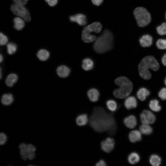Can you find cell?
I'll list each match as a JSON object with an SVG mask.
<instances>
[{"mask_svg":"<svg viewBox=\"0 0 166 166\" xmlns=\"http://www.w3.org/2000/svg\"><path fill=\"white\" fill-rule=\"evenodd\" d=\"M115 144L114 139L112 138L108 137L101 143V149L107 153L110 152L113 149Z\"/></svg>","mask_w":166,"mask_h":166,"instance_id":"obj_10","label":"cell"},{"mask_svg":"<svg viewBox=\"0 0 166 166\" xmlns=\"http://www.w3.org/2000/svg\"><path fill=\"white\" fill-rule=\"evenodd\" d=\"M3 60V57L2 56V55L0 54V62H1Z\"/></svg>","mask_w":166,"mask_h":166,"instance_id":"obj_41","label":"cell"},{"mask_svg":"<svg viewBox=\"0 0 166 166\" xmlns=\"http://www.w3.org/2000/svg\"><path fill=\"white\" fill-rule=\"evenodd\" d=\"M89 124L95 131H107L110 135L114 134L116 130V122L113 115L100 107L94 108L90 118Z\"/></svg>","mask_w":166,"mask_h":166,"instance_id":"obj_1","label":"cell"},{"mask_svg":"<svg viewBox=\"0 0 166 166\" xmlns=\"http://www.w3.org/2000/svg\"><path fill=\"white\" fill-rule=\"evenodd\" d=\"M96 165L97 166H105L106 165V164L104 161L101 160L97 163Z\"/></svg>","mask_w":166,"mask_h":166,"instance_id":"obj_39","label":"cell"},{"mask_svg":"<svg viewBox=\"0 0 166 166\" xmlns=\"http://www.w3.org/2000/svg\"><path fill=\"white\" fill-rule=\"evenodd\" d=\"M70 72V69L65 65H61L58 66L57 69V74L60 77L65 78L67 77Z\"/></svg>","mask_w":166,"mask_h":166,"instance_id":"obj_13","label":"cell"},{"mask_svg":"<svg viewBox=\"0 0 166 166\" xmlns=\"http://www.w3.org/2000/svg\"><path fill=\"white\" fill-rule=\"evenodd\" d=\"M150 108L155 112H159L161 109V107L159 105V102L156 99L151 100L149 103Z\"/></svg>","mask_w":166,"mask_h":166,"instance_id":"obj_27","label":"cell"},{"mask_svg":"<svg viewBox=\"0 0 166 166\" xmlns=\"http://www.w3.org/2000/svg\"><path fill=\"white\" fill-rule=\"evenodd\" d=\"M140 119L142 124H150L155 122L156 117L151 112L144 110L140 114Z\"/></svg>","mask_w":166,"mask_h":166,"instance_id":"obj_8","label":"cell"},{"mask_svg":"<svg viewBox=\"0 0 166 166\" xmlns=\"http://www.w3.org/2000/svg\"><path fill=\"white\" fill-rule=\"evenodd\" d=\"M14 101L13 95L11 94H6L3 95L1 98L2 103L6 105H10Z\"/></svg>","mask_w":166,"mask_h":166,"instance_id":"obj_23","label":"cell"},{"mask_svg":"<svg viewBox=\"0 0 166 166\" xmlns=\"http://www.w3.org/2000/svg\"><path fill=\"white\" fill-rule=\"evenodd\" d=\"M88 121L87 116L85 114L78 115L76 119L77 124L80 126L85 125L88 122Z\"/></svg>","mask_w":166,"mask_h":166,"instance_id":"obj_22","label":"cell"},{"mask_svg":"<svg viewBox=\"0 0 166 166\" xmlns=\"http://www.w3.org/2000/svg\"><path fill=\"white\" fill-rule=\"evenodd\" d=\"M24 20L20 17L15 18L13 20L14 28L17 30L22 29L25 26Z\"/></svg>","mask_w":166,"mask_h":166,"instance_id":"obj_21","label":"cell"},{"mask_svg":"<svg viewBox=\"0 0 166 166\" xmlns=\"http://www.w3.org/2000/svg\"><path fill=\"white\" fill-rule=\"evenodd\" d=\"M156 45L157 48L159 49H166V39H159L156 41Z\"/></svg>","mask_w":166,"mask_h":166,"instance_id":"obj_32","label":"cell"},{"mask_svg":"<svg viewBox=\"0 0 166 166\" xmlns=\"http://www.w3.org/2000/svg\"><path fill=\"white\" fill-rule=\"evenodd\" d=\"M164 83L165 85L166 86V77L165 78L164 80Z\"/></svg>","mask_w":166,"mask_h":166,"instance_id":"obj_43","label":"cell"},{"mask_svg":"<svg viewBox=\"0 0 166 166\" xmlns=\"http://www.w3.org/2000/svg\"><path fill=\"white\" fill-rule=\"evenodd\" d=\"M139 130L141 133L146 135H150L152 132V128L147 124H142L139 127Z\"/></svg>","mask_w":166,"mask_h":166,"instance_id":"obj_24","label":"cell"},{"mask_svg":"<svg viewBox=\"0 0 166 166\" xmlns=\"http://www.w3.org/2000/svg\"><path fill=\"white\" fill-rule=\"evenodd\" d=\"M128 160L129 163L133 164L137 163L140 161V157L137 153L132 152L128 156Z\"/></svg>","mask_w":166,"mask_h":166,"instance_id":"obj_25","label":"cell"},{"mask_svg":"<svg viewBox=\"0 0 166 166\" xmlns=\"http://www.w3.org/2000/svg\"><path fill=\"white\" fill-rule=\"evenodd\" d=\"M15 3L25 5L29 0H13Z\"/></svg>","mask_w":166,"mask_h":166,"instance_id":"obj_37","label":"cell"},{"mask_svg":"<svg viewBox=\"0 0 166 166\" xmlns=\"http://www.w3.org/2000/svg\"><path fill=\"white\" fill-rule=\"evenodd\" d=\"M124 105L128 109L136 108L137 106L136 98L132 96L128 97L125 100Z\"/></svg>","mask_w":166,"mask_h":166,"instance_id":"obj_14","label":"cell"},{"mask_svg":"<svg viewBox=\"0 0 166 166\" xmlns=\"http://www.w3.org/2000/svg\"><path fill=\"white\" fill-rule=\"evenodd\" d=\"M48 5L51 6H55L57 3V0H45Z\"/></svg>","mask_w":166,"mask_h":166,"instance_id":"obj_36","label":"cell"},{"mask_svg":"<svg viewBox=\"0 0 166 166\" xmlns=\"http://www.w3.org/2000/svg\"><path fill=\"white\" fill-rule=\"evenodd\" d=\"M158 96L162 100H166V88H163L160 89Z\"/></svg>","mask_w":166,"mask_h":166,"instance_id":"obj_34","label":"cell"},{"mask_svg":"<svg viewBox=\"0 0 166 166\" xmlns=\"http://www.w3.org/2000/svg\"><path fill=\"white\" fill-rule=\"evenodd\" d=\"M108 109L112 112L115 111L117 108V105L116 102L113 100H108L106 103Z\"/></svg>","mask_w":166,"mask_h":166,"instance_id":"obj_29","label":"cell"},{"mask_svg":"<svg viewBox=\"0 0 166 166\" xmlns=\"http://www.w3.org/2000/svg\"><path fill=\"white\" fill-rule=\"evenodd\" d=\"M150 94L149 91L147 89L142 87L140 88L137 91L136 96L138 98L143 101L145 100L146 97Z\"/></svg>","mask_w":166,"mask_h":166,"instance_id":"obj_19","label":"cell"},{"mask_svg":"<svg viewBox=\"0 0 166 166\" xmlns=\"http://www.w3.org/2000/svg\"><path fill=\"white\" fill-rule=\"evenodd\" d=\"M102 27L101 24L98 22H94L85 26L82 32V40L85 43H90L94 41L96 37L95 35L92 34V33H99Z\"/></svg>","mask_w":166,"mask_h":166,"instance_id":"obj_4","label":"cell"},{"mask_svg":"<svg viewBox=\"0 0 166 166\" xmlns=\"http://www.w3.org/2000/svg\"><path fill=\"white\" fill-rule=\"evenodd\" d=\"M156 30L158 34L160 35H166V22H163L158 26L156 27Z\"/></svg>","mask_w":166,"mask_h":166,"instance_id":"obj_31","label":"cell"},{"mask_svg":"<svg viewBox=\"0 0 166 166\" xmlns=\"http://www.w3.org/2000/svg\"><path fill=\"white\" fill-rule=\"evenodd\" d=\"M18 76L15 73H11L9 74L6 78V83L9 87H12L14 84L17 81Z\"/></svg>","mask_w":166,"mask_h":166,"instance_id":"obj_20","label":"cell"},{"mask_svg":"<svg viewBox=\"0 0 166 166\" xmlns=\"http://www.w3.org/2000/svg\"><path fill=\"white\" fill-rule=\"evenodd\" d=\"M37 56L40 60L45 61L49 58V53L47 50L45 49H42L38 52Z\"/></svg>","mask_w":166,"mask_h":166,"instance_id":"obj_26","label":"cell"},{"mask_svg":"<svg viewBox=\"0 0 166 166\" xmlns=\"http://www.w3.org/2000/svg\"><path fill=\"white\" fill-rule=\"evenodd\" d=\"M7 52L10 55H12L15 53L17 50V46L14 43L10 42L7 45Z\"/></svg>","mask_w":166,"mask_h":166,"instance_id":"obj_30","label":"cell"},{"mask_svg":"<svg viewBox=\"0 0 166 166\" xmlns=\"http://www.w3.org/2000/svg\"><path fill=\"white\" fill-rule=\"evenodd\" d=\"M8 39L7 37L3 33L0 34V44L1 45H6Z\"/></svg>","mask_w":166,"mask_h":166,"instance_id":"obj_33","label":"cell"},{"mask_svg":"<svg viewBox=\"0 0 166 166\" xmlns=\"http://www.w3.org/2000/svg\"><path fill=\"white\" fill-rule=\"evenodd\" d=\"M113 36L112 32L105 30L102 34L96 39L93 48L99 53H103L111 49L113 47Z\"/></svg>","mask_w":166,"mask_h":166,"instance_id":"obj_2","label":"cell"},{"mask_svg":"<svg viewBox=\"0 0 166 166\" xmlns=\"http://www.w3.org/2000/svg\"><path fill=\"white\" fill-rule=\"evenodd\" d=\"M69 20L71 22H76L81 26L85 25L87 22L86 16L82 14H77L70 16Z\"/></svg>","mask_w":166,"mask_h":166,"instance_id":"obj_11","label":"cell"},{"mask_svg":"<svg viewBox=\"0 0 166 166\" xmlns=\"http://www.w3.org/2000/svg\"><path fill=\"white\" fill-rule=\"evenodd\" d=\"M165 19L166 20V12L165 14Z\"/></svg>","mask_w":166,"mask_h":166,"instance_id":"obj_44","label":"cell"},{"mask_svg":"<svg viewBox=\"0 0 166 166\" xmlns=\"http://www.w3.org/2000/svg\"><path fill=\"white\" fill-rule=\"evenodd\" d=\"M82 67L85 71H89L92 69L94 67V63L93 61L90 58H86L82 61Z\"/></svg>","mask_w":166,"mask_h":166,"instance_id":"obj_18","label":"cell"},{"mask_svg":"<svg viewBox=\"0 0 166 166\" xmlns=\"http://www.w3.org/2000/svg\"><path fill=\"white\" fill-rule=\"evenodd\" d=\"M133 14L138 26L143 27L148 25L150 22L151 17L148 10L143 7H138L133 11Z\"/></svg>","mask_w":166,"mask_h":166,"instance_id":"obj_6","label":"cell"},{"mask_svg":"<svg viewBox=\"0 0 166 166\" xmlns=\"http://www.w3.org/2000/svg\"><path fill=\"white\" fill-rule=\"evenodd\" d=\"M7 137L6 135L3 133L0 134V144L1 145L4 144L6 142Z\"/></svg>","mask_w":166,"mask_h":166,"instance_id":"obj_35","label":"cell"},{"mask_svg":"<svg viewBox=\"0 0 166 166\" xmlns=\"http://www.w3.org/2000/svg\"><path fill=\"white\" fill-rule=\"evenodd\" d=\"M141 133L137 130H134L129 133L128 137L130 141L132 143L138 141L141 139Z\"/></svg>","mask_w":166,"mask_h":166,"instance_id":"obj_17","label":"cell"},{"mask_svg":"<svg viewBox=\"0 0 166 166\" xmlns=\"http://www.w3.org/2000/svg\"><path fill=\"white\" fill-rule=\"evenodd\" d=\"M24 5L15 3L11 5L10 9L14 14L19 16L26 21L29 22L31 19L30 14Z\"/></svg>","mask_w":166,"mask_h":166,"instance_id":"obj_7","label":"cell"},{"mask_svg":"<svg viewBox=\"0 0 166 166\" xmlns=\"http://www.w3.org/2000/svg\"><path fill=\"white\" fill-rule=\"evenodd\" d=\"M124 123L127 127L130 128H134L137 124L136 118L133 115L125 117L124 119Z\"/></svg>","mask_w":166,"mask_h":166,"instance_id":"obj_15","label":"cell"},{"mask_svg":"<svg viewBox=\"0 0 166 166\" xmlns=\"http://www.w3.org/2000/svg\"><path fill=\"white\" fill-rule=\"evenodd\" d=\"M160 65L156 59L153 56H148L144 57L138 66V71L147 73L149 72V69L154 71L159 69Z\"/></svg>","mask_w":166,"mask_h":166,"instance_id":"obj_5","label":"cell"},{"mask_svg":"<svg viewBox=\"0 0 166 166\" xmlns=\"http://www.w3.org/2000/svg\"><path fill=\"white\" fill-rule=\"evenodd\" d=\"M161 61L163 64L166 66V53L161 58Z\"/></svg>","mask_w":166,"mask_h":166,"instance_id":"obj_40","label":"cell"},{"mask_svg":"<svg viewBox=\"0 0 166 166\" xmlns=\"http://www.w3.org/2000/svg\"><path fill=\"white\" fill-rule=\"evenodd\" d=\"M2 69L1 68H0V78L1 79L2 78V74H1V73H2Z\"/></svg>","mask_w":166,"mask_h":166,"instance_id":"obj_42","label":"cell"},{"mask_svg":"<svg viewBox=\"0 0 166 166\" xmlns=\"http://www.w3.org/2000/svg\"><path fill=\"white\" fill-rule=\"evenodd\" d=\"M87 95L91 101L95 102L98 100L100 94L97 89L93 88L88 90Z\"/></svg>","mask_w":166,"mask_h":166,"instance_id":"obj_16","label":"cell"},{"mask_svg":"<svg viewBox=\"0 0 166 166\" xmlns=\"http://www.w3.org/2000/svg\"><path fill=\"white\" fill-rule=\"evenodd\" d=\"M149 162L152 165L158 166L161 164V159L157 155L153 154L150 157Z\"/></svg>","mask_w":166,"mask_h":166,"instance_id":"obj_28","label":"cell"},{"mask_svg":"<svg viewBox=\"0 0 166 166\" xmlns=\"http://www.w3.org/2000/svg\"><path fill=\"white\" fill-rule=\"evenodd\" d=\"M20 150H24L27 154L28 159L30 160L33 159L35 156V147L32 144L21 143L19 146Z\"/></svg>","mask_w":166,"mask_h":166,"instance_id":"obj_9","label":"cell"},{"mask_svg":"<svg viewBox=\"0 0 166 166\" xmlns=\"http://www.w3.org/2000/svg\"><path fill=\"white\" fill-rule=\"evenodd\" d=\"M152 37L148 34L143 35L139 39L140 44L143 47L150 46L152 45Z\"/></svg>","mask_w":166,"mask_h":166,"instance_id":"obj_12","label":"cell"},{"mask_svg":"<svg viewBox=\"0 0 166 166\" xmlns=\"http://www.w3.org/2000/svg\"><path fill=\"white\" fill-rule=\"evenodd\" d=\"M93 3L97 6H99L102 3L103 0H91Z\"/></svg>","mask_w":166,"mask_h":166,"instance_id":"obj_38","label":"cell"},{"mask_svg":"<svg viewBox=\"0 0 166 166\" xmlns=\"http://www.w3.org/2000/svg\"><path fill=\"white\" fill-rule=\"evenodd\" d=\"M115 84L119 86L118 88L114 90V96L119 99H123L127 97L132 91L133 84L127 77H119L115 80Z\"/></svg>","mask_w":166,"mask_h":166,"instance_id":"obj_3","label":"cell"}]
</instances>
